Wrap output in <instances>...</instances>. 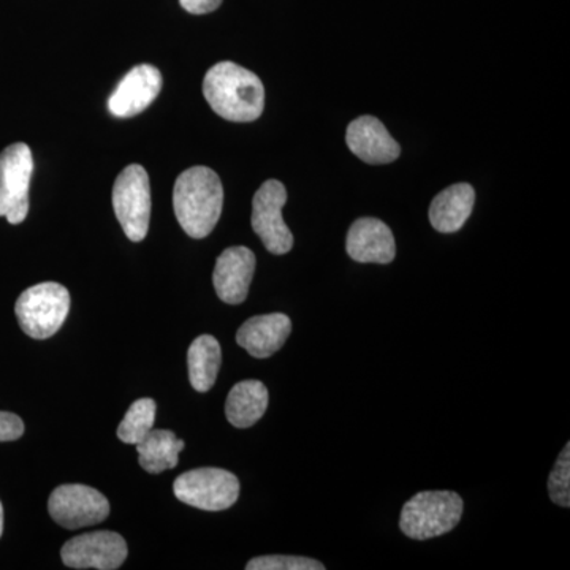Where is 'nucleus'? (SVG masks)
<instances>
[{"label": "nucleus", "instance_id": "nucleus-1", "mask_svg": "<svg viewBox=\"0 0 570 570\" xmlns=\"http://www.w3.org/2000/svg\"><path fill=\"white\" fill-rule=\"evenodd\" d=\"M204 96L216 115L232 122H253L265 108L264 82L235 62H219L208 70Z\"/></svg>", "mask_w": 570, "mask_h": 570}, {"label": "nucleus", "instance_id": "nucleus-2", "mask_svg": "<svg viewBox=\"0 0 570 570\" xmlns=\"http://www.w3.org/2000/svg\"><path fill=\"white\" fill-rule=\"evenodd\" d=\"M224 187L219 176L208 167L187 168L178 176L174 189L176 219L190 238H206L223 214Z\"/></svg>", "mask_w": 570, "mask_h": 570}, {"label": "nucleus", "instance_id": "nucleus-3", "mask_svg": "<svg viewBox=\"0 0 570 570\" xmlns=\"http://www.w3.org/2000/svg\"><path fill=\"white\" fill-rule=\"evenodd\" d=\"M464 502L455 491H422L401 510L400 528L407 538L426 540L459 527Z\"/></svg>", "mask_w": 570, "mask_h": 570}, {"label": "nucleus", "instance_id": "nucleus-4", "mask_svg": "<svg viewBox=\"0 0 570 570\" xmlns=\"http://www.w3.org/2000/svg\"><path fill=\"white\" fill-rule=\"evenodd\" d=\"M69 291L58 283L32 285L22 292L14 305L22 332L33 340L55 336L69 316Z\"/></svg>", "mask_w": 570, "mask_h": 570}, {"label": "nucleus", "instance_id": "nucleus-5", "mask_svg": "<svg viewBox=\"0 0 570 570\" xmlns=\"http://www.w3.org/2000/svg\"><path fill=\"white\" fill-rule=\"evenodd\" d=\"M112 208L127 238L142 242L151 223V184L141 165H129L116 178Z\"/></svg>", "mask_w": 570, "mask_h": 570}, {"label": "nucleus", "instance_id": "nucleus-6", "mask_svg": "<svg viewBox=\"0 0 570 570\" xmlns=\"http://www.w3.org/2000/svg\"><path fill=\"white\" fill-rule=\"evenodd\" d=\"M174 491L184 504L206 512H220L238 501L239 480L220 468L193 469L175 480Z\"/></svg>", "mask_w": 570, "mask_h": 570}, {"label": "nucleus", "instance_id": "nucleus-7", "mask_svg": "<svg viewBox=\"0 0 570 570\" xmlns=\"http://www.w3.org/2000/svg\"><path fill=\"white\" fill-rule=\"evenodd\" d=\"M32 171V151L26 142H13L0 153V217L11 225L28 217Z\"/></svg>", "mask_w": 570, "mask_h": 570}, {"label": "nucleus", "instance_id": "nucleus-8", "mask_svg": "<svg viewBox=\"0 0 570 570\" xmlns=\"http://www.w3.org/2000/svg\"><path fill=\"white\" fill-rule=\"evenodd\" d=\"M285 204L287 190L277 179H268L254 195L250 224L266 250L273 255L291 253L294 247V235L283 217Z\"/></svg>", "mask_w": 570, "mask_h": 570}, {"label": "nucleus", "instance_id": "nucleus-9", "mask_svg": "<svg viewBox=\"0 0 570 570\" xmlns=\"http://www.w3.org/2000/svg\"><path fill=\"white\" fill-rule=\"evenodd\" d=\"M48 512L59 527L80 530L107 520L110 515V502L91 487L69 483L52 491Z\"/></svg>", "mask_w": 570, "mask_h": 570}, {"label": "nucleus", "instance_id": "nucleus-10", "mask_svg": "<svg viewBox=\"0 0 570 570\" xmlns=\"http://www.w3.org/2000/svg\"><path fill=\"white\" fill-rule=\"evenodd\" d=\"M127 553L126 540L118 532L94 531L66 542L61 558L71 569L115 570L121 568Z\"/></svg>", "mask_w": 570, "mask_h": 570}, {"label": "nucleus", "instance_id": "nucleus-11", "mask_svg": "<svg viewBox=\"0 0 570 570\" xmlns=\"http://www.w3.org/2000/svg\"><path fill=\"white\" fill-rule=\"evenodd\" d=\"M163 73L149 63L134 67L119 82L108 99V110L116 118H132L140 115L159 97Z\"/></svg>", "mask_w": 570, "mask_h": 570}, {"label": "nucleus", "instance_id": "nucleus-12", "mask_svg": "<svg viewBox=\"0 0 570 570\" xmlns=\"http://www.w3.org/2000/svg\"><path fill=\"white\" fill-rule=\"evenodd\" d=\"M255 264V254L245 246L228 247L217 257L213 283L224 303L242 305L245 302L253 283Z\"/></svg>", "mask_w": 570, "mask_h": 570}, {"label": "nucleus", "instance_id": "nucleus-13", "mask_svg": "<svg viewBox=\"0 0 570 570\" xmlns=\"http://www.w3.org/2000/svg\"><path fill=\"white\" fill-rule=\"evenodd\" d=\"M346 250L360 264H392L396 255L395 236L382 220L363 217L348 228Z\"/></svg>", "mask_w": 570, "mask_h": 570}, {"label": "nucleus", "instance_id": "nucleus-14", "mask_svg": "<svg viewBox=\"0 0 570 570\" xmlns=\"http://www.w3.org/2000/svg\"><path fill=\"white\" fill-rule=\"evenodd\" d=\"M346 141L348 149L366 164L395 163L401 154L400 145L387 127L374 116H360L348 124Z\"/></svg>", "mask_w": 570, "mask_h": 570}, {"label": "nucleus", "instance_id": "nucleus-15", "mask_svg": "<svg viewBox=\"0 0 570 570\" xmlns=\"http://www.w3.org/2000/svg\"><path fill=\"white\" fill-rule=\"evenodd\" d=\"M291 333V317L281 313L265 314L250 317L239 326L236 343L254 358H268L283 348Z\"/></svg>", "mask_w": 570, "mask_h": 570}, {"label": "nucleus", "instance_id": "nucleus-16", "mask_svg": "<svg viewBox=\"0 0 570 570\" xmlns=\"http://www.w3.org/2000/svg\"><path fill=\"white\" fill-rule=\"evenodd\" d=\"M475 190L471 184H453L434 197L430 206V223L439 234H455L471 217Z\"/></svg>", "mask_w": 570, "mask_h": 570}, {"label": "nucleus", "instance_id": "nucleus-17", "mask_svg": "<svg viewBox=\"0 0 570 570\" xmlns=\"http://www.w3.org/2000/svg\"><path fill=\"white\" fill-rule=\"evenodd\" d=\"M268 389L261 381H243L230 390L225 415L235 428H250L264 417L268 409Z\"/></svg>", "mask_w": 570, "mask_h": 570}, {"label": "nucleus", "instance_id": "nucleus-18", "mask_svg": "<svg viewBox=\"0 0 570 570\" xmlns=\"http://www.w3.org/2000/svg\"><path fill=\"white\" fill-rule=\"evenodd\" d=\"M184 442L170 430H153L137 444L138 463L149 474L178 466Z\"/></svg>", "mask_w": 570, "mask_h": 570}, {"label": "nucleus", "instance_id": "nucleus-19", "mask_svg": "<svg viewBox=\"0 0 570 570\" xmlns=\"http://www.w3.org/2000/svg\"><path fill=\"white\" fill-rule=\"evenodd\" d=\"M223 363V351L219 341L212 335H202L190 344L187 352V366H189V381L197 392H209L216 384Z\"/></svg>", "mask_w": 570, "mask_h": 570}, {"label": "nucleus", "instance_id": "nucleus-20", "mask_svg": "<svg viewBox=\"0 0 570 570\" xmlns=\"http://www.w3.org/2000/svg\"><path fill=\"white\" fill-rule=\"evenodd\" d=\"M156 401L151 397L135 401L118 426V438L124 444L137 445L153 430L156 423Z\"/></svg>", "mask_w": 570, "mask_h": 570}, {"label": "nucleus", "instance_id": "nucleus-21", "mask_svg": "<svg viewBox=\"0 0 570 570\" xmlns=\"http://www.w3.org/2000/svg\"><path fill=\"white\" fill-rule=\"evenodd\" d=\"M549 494L554 504L570 508V444H566L550 472Z\"/></svg>", "mask_w": 570, "mask_h": 570}, {"label": "nucleus", "instance_id": "nucleus-22", "mask_svg": "<svg viewBox=\"0 0 570 570\" xmlns=\"http://www.w3.org/2000/svg\"><path fill=\"white\" fill-rule=\"evenodd\" d=\"M247 570H325V566L311 558L303 557H273L254 558L246 564Z\"/></svg>", "mask_w": 570, "mask_h": 570}, {"label": "nucleus", "instance_id": "nucleus-23", "mask_svg": "<svg viewBox=\"0 0 570 570\" xmlns=\"http://www.w3.org/2000/svg\"><path fill=\"white\" fill-rule=\"evenodd\" d=\"M24 434V422L11 412H0V442L17 441Z\"/></svg>", "mask_w": 570, "mask_h": 570}, {"label": "nucleus", "instance_id": "nucleus-24", "mask_svg": "<svg viewBox=\"0 0 570 570\" xmlns=\"http://www.w3.org/2000/svg\"><path fill=\"white\" fill-rule=\"evenodd\" d=\"M184 10L193 14H206L219 9L223 0H179Z\"/></svg>", "mask_w": 570, "mask_h": 570}, {"label": "nucleus", "instance_id": "nucleus-25", "mask_svg": "<svg viewBox=\"0 0 570 570\" xmlns=\"http://www.w3.org/2000/svg\"><path fill=\"white\" fill-rule=\"evenodd\" d=\"M3 532V508L2 502H0V538H2Z\"/></svg>", "mask_w": 570, "mask_h": 570}]
</instances>
